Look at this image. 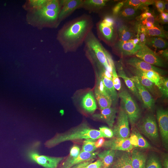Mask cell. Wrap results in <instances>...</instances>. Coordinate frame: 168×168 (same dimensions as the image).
I'll list each match as a JSON object with an SVG mask.
<instances>
[{
    "instance_id": "obj_1",
    "label": "cell",
    "mask_w": 168,
    "mask_h": 168,
    "mask_svg": "<svg viewBox=\"0 0 168 168\" xmlns=\"http://www.w3.org/2000/svg\"><path fill=\"white\" fill-rule=\"evenodd\" d=\"M94 26L91 15L83 14L65 23L56 39L65 53L76 51L84 43Z\"/></svg>"
},
{
    "instance_id": "obj_2",
    "label": "cell",
    "mask_w": 168,
    "mask_h": 168,
    "mask_svg": "<svg viewBox=\"0 0 168 168\" xmlns=\"http://www.w3.org/2000/svg\"><path fill=\"white\" fill-rule=\"evenodd\" d=\"M101 137H103L99 130L90 128L84 125L69 132L57 134L46 141L44 145L50 148L66 141L83 139L95 140Z\"/></svg>"
},
{
    "instance_id": "obj_3",
    "label": "cell",
    "mask_w": 168,
    "mask_h": 168,
    "mask_svg": "<svg viewBox=\"0 0 168 168\" xmlns=\"http://www.w3.org/2000/svg\"><path fill=\"white\" fill-rule=\"evenodd\" d=\"M59 12L43 8L28 12L26 21L29 24L39 29L56 28L59 25L58 22Z\"/></svg>"
},
{
    "instance_id": "obj_4",
    "label": "cell",
    "mask_w": 168,
    "mask_h": 168,
    "mask_svg": "<svg viewBox=\"0 0 168 168\" xmlns=\"http://www.w3.org/2000/svg\"><path fill=\"white\" fill-rule=\"evenodd\" d=\"M83 49L89 58H95L105 69L112 74V69L109 65L107 58V51L103 47L93 31L88 34L84 42Z\"/></svg>"
},
{
    "instance_id": "obj_5",
    "label": "cell",
    "mask_w": 168,
    "mask_h": 168,
    "mask_svg": "<svg viewBox=\"0 0 168 168\" xmlns=\"http://www.w3.org/2000/svg\"><path fill=\"white\" fill-rule=\"evenodd\" d=\"M136 128L152 143L156 145L159 142L158 126L155 116L152 114H146L140 118L136 124Z\"/></svg>"
},
{
    "instance_id": "obj_6",
    "label": "cell",
    "mask_w": 168,
    "mask_h": 168,
    "mask_svg": "<svg viewBox=\"0 0 168 168\" xmlns=\"http://www.w3.org/2000/svg\"><path fill=\"white\" fill-rule=\"evenodd\" d=\"M118 96L121 100V107L127 114L132 128L134 127L141 117V111L138 106L126 90H121Z\"/></svg>"
},
{
    "instance_id": "obj_7",
    "label": "cell",
    "mask_w": 168,
    "mask_h": 168,
    "mask_svg": "<svg viewBox=\"0 0 168 168\" xmlns=\"http://www.w3.org/2000/svg\"><path fill=\"white\" fill-rule=\"evenodd\" d=\"M115 23L108 22L103 19L96 24V29L98 38L109 45L114 43Z\"/></svg>"
},
{
    "instance_id": "obj_8",
    "label": "cell",
    "mask_w": 168,
    "mask_h": 168,
    "mask_svg": "<svg viewBox=\"0 0 168 168\" xmlns=\"http://www.w3.org/2000/svg\"><path fill=\"white\" fill-rule=\"evenodd\" d=\"M135 55L140 60L155 66L166 67L164 60L145 45L142 46Z\"/></svg>"
},
{
    "instance_id": "obj_9",
    "label": "cell",
    "mask_w": 168,
    "mask_h": 168,
    "mask_svg": "<svg viewBox=\"0 0 168 168\" xmlns=\"http://www.w3.org/2000/svg\"><path fill=\"white\" fill-rule=\"evenodd\" d=\"M112 130L114 137L127 138L130 136L128 118L121 107L119 112L116 123L114 126Z\"/></svg>"
},
{
    "instance_id": "obj_10",
    "label": "cell",
    "mask_w": 168,
    "mask_h": 168,
    "mask_svg": "<svg viewBox=\"0 0 168 168\" xmlns=\"http://www.w3.org/2000/svg\"><path fill=\"white\" fill-rule=\"evenodd\" d=\"M28 159L45 168H57L63 159L62 157H56L40 155L33 151H30L27 154Z\"/></svg>"
},
{
    "instance_id": "obj_11",
    "label": "cell",
    "mask_w": 168,
    "mask_h": 168,
    "mask_svg": "<svg viewBox=\"0 0 168 168\" xmlns=\"http://www.w3.org/2000/svg\"><path fill=\"white\" fill-rule=\"evenodd\" d=\"M156 117L162 142L166 150L168 148V111L162 108L156 111Z\"/></svg>"
},
{
    "instance_id": "obj_12",
    "label": "cell",
    "mask_w": 168,
    "mask_h": 168,
    "mask_svg": "<svg viewBox=\"0 0 168 168\" xmlns=\"http://www.w3.org/2000/svg\"><path fill=\"white\" fill-rule=\"evenodd\" d=\"M61 8L58 15L59 25L76 10L81 8L83 0H60Z\"/></svg>"
},
{
    "instance_id": "obj_13",
    "label": "cell",
    "mask_w": 168,
    "mask_h": 168,
    "mask_svg": "<svg viewBox=\"0 0 168 168\" xmlns=\"http://www.w3.org/2000/svg\"><path fill=\"white\" fill-rule=\"evenodd\" d=\"M130 78L133 82L142 99L144 107L152 110L155 107V100L152 95L139 82L136 76L131 77Z\"/></svg>"
},
{
    "instance_id": "obj_14",
    "label": "cell",
    "mask_w": 168,
    "mask_h": 168,
    "mask_svg": "<svg viewBox=\"0 0 168 168\" xmlns=\"http://www.w3.org/2000/svg\"><path fill=\"white\" fill-rule=\"evenodd\" d=\"M102 146L107 149L129 152L134 148L131 144L129 138H122L114 137L105 141Z\"/></svg>"
},
{
    "instance_id": "obj_15",
    "label": "cell",
    "mask_w": 168,
    "mask_h": 168,
    "mask_svg": "<svg viewBox=\"0 0 168 168\" xmlns=\"http://www.w3.org/2000/svg\"><path fill=\"white\" fill-rule=\"evenodd\" d=\"M142 45L135 44L130 40L126 41L119 40L112 46L113 50L123 56L135 55Z\"/></svg>"
},
{
    "instance_id": "obj_16",
    "label": "cell",
    "mask_w": 168,
    "mask_h": 168,
    "mask_svg": "<svg viewBox=\"0 0 168 168\" xmlns=\"http://www.w3.org/2000/svg\"><path fill=\"white\" fill-rule=\"evenodd\" d=\"M126 62L129 66L138 70L143 71H155L161 76L166 74V72L165 70L147 63L136 57H131L126 60Z\"/></svg>"
},
{
    "instance_id": "obj_17",
    "label": "cell",
    "mask_w": 168,
    "mask_h": 168,
    "mask_svg": "<svg viewBox=\"0 0 168 168\" xmlns=\"http://www.w3.org/2000/svg\"><path fill=\"white\" fill-rule=\"evenodd\" d=\"M111 168H133L129 152L116 151V154Z\"/></svg>"
},
{
    "instance_id": "obj_18",
    "label": "cell",
    "mask_w": 168,
    "mask_h": 168,
    "mask_svg": "<svg viewBox=\"0 0 168 168\" xmlns=\"http://www.w3.org/2000/svg\"><path fill=\"white\" fill-rule=\"evenodd\" d=\"M110 2L109 0H83L81 8L89 13H99L105 8Z\"/></svg>"
},
{
    "instance_id": "obj_19",
    "label": "cell",
    "mask_w": 168,
    "mask_h": 168,
    "mask_svg": "<svg viewBox=\"0 0 168 168\" xmlns=\"http://www.w3.org/2000/svg\"><path fill=\"white\" fill-rule=\"evenodd\" d=\"M97 152H87L81 151L78 156L74 158L67 159L60 168H71L72 166L85 161L94 159Z\"/></svg>"
},
{
    "instance_id": "obj_20",
    "label": "cell",
    "mask_w": 168,
    "mask_h": 168,
    "mask_svg": "<svg viewBox=\"0 0 168 168\" xmlns=\"http://www.w3.org/2000/svg\"><path fill=\"white\" fill-rule=\"evenodd\" d=\"M129 68L135 75L145 77L153 82L159 89L161 85L163 77L157 72L153 71H143L129 66Z\"/></svg>"
},
{
    "instance_id": "obj_21",
    "label": "cell",
    "mask_w": 168,
    "mask_h": 168,
    "mask_svg": "<svg viewBox=\"0 0 168 168\" xmlns=\"http://www.w3.org/2000/svg\"><path fill=\"white\" fill-rule=\"evenodd\" d=\"M117 112L116 109L110 107L101 110L100 113L94 114L93 117L104 121L110 127L112 128L114 126Z\"/></svg>"
},
{
    "instance_id": "obj_22",
    "label": "cell",
    "mask_w": 168,
    "mask_h": 168,
    "mask_svg": "<svg viewBox=\"0 0 168 168\" xmlns=\"http://www.w3.org/2000/svg\"><path fill=\"white\" fill-rule=\"evenodd\" d=\"M130 153L133 168H144L147 157L146 153L134 148Z\"/></svg>"
},
{
    "instance_id": "obj_23",
    "label": "cell",
    "mask_w": 168,
    "mask_h": 168,
    "mask_svg": "<svg viewBox=\"0 0 168 168\" xmlns=\"http://www.w3.org/2000/svg\"><path fill=\"white\" fill-rule=\"evenodd\" d=\"M137 28L142 32L144 33L147 37H157L163 38H167L166 31L162 27L156 25L154 27L150 28L146 27L141 23L137 25Z\"/></svg>"
},
{
    "instance_id": "obj_24",
    "label": "cell",
    "mask_w": 168,
    "mask_h": 168,
    "mask_svg": "<svg viewBox=\"0 0 168 168\" xmlns=\"http://www.w3.org/2000/svg\"><path fill=\"white\" fill-rule=\"evenodd\" d=\"M117 71L118 72L117 74L119 77H120L123 79L129 90L140 101L142 102V99L133 82L130 77L127 76L122 66L120 63H119L117 65Z\"/></svg>"
},
{
    "instance_id": "obj_25",
    "label": "cell",
    "mask_w": 168,
    "mask_h": 168,
    "mask_svg": "<svg viewBox=\"0 0 168 168\" xmlns=\"http://www.w3.org/2000/svg\"><path fill=\"white\" fill-rule=\"evenodd\" d=\"M141 12L132 8L123 7L116 16L124 21H129L136 19L140 15Z\"/></svg>"
},
{
    "instance_id": "obj_26",
    "label": "cell",
    "mask_w": 168,
    "mask_h": 168,
    "mask_svg": "<svg viewBox=\"0 0 168 168\" xmlns=\"http://www.w3.org/2000/svg\"><path fill=\"white\" fill-rule=\"evenodd\" d=\"M116 151L107 149L97 154L102 162V168H109L111 166L114 159Z\"/></svg>"
},
{
    "instance_id": "obj_27",
    "label": "cell",
    "mask_w": 168,
    "mask_h": 168,
    "mask_svg": "<svg viewBox=\"0 0 168 168\" xmlns=\"http://www.w3.org/2000/svg\"><path fill=\"white\" fill-rule=\"evenodd\" d=\"M119 41H126L132 39L136 36L135 27L131 28L126 25H122L119 27L118 30Z\"/></svg>"
},
{
    "instance_id": "obj_28",
    "label": "cell",
    "mask_w": 168,
    "mask_h": 168,
    "mask_svg": "<svg viewBox=\"0 0 168 168\" xmlns=\"http://www.w3.org/2000/svg\"><path fill=\"white\" fill-rule=\"evenodd\" d=\"M81 104L83 108L90 113H93L97 109L96 101L91 92L87 93L83 97Z\"/></svg>"
},
{
    "instance_id": "obj_29",
    "label": "cell",
    "mask_w": 168,
    "mask_h": 168,
    "mask_svg": "<svg viewBox=\"0 0 168 168\" xmlns=\"http://www.w3.org/2000/svg\"><path fill=\"white\" fill-rule=\"evenodd\" d=\"M100 76L102 79L106 91L111 98L112 104L115 105L117 103L118 96L113 86L112 80L105 76L102 73Z\"/></svg>"
},
{
    "instance_id": "obj_30",
    "label": "cell",
    "mask_w": 168,
    "mask_h": 168,
    "mask_svg": "<svg viewBox=\"0 0 168 168\" xmlns=\"http://www.w3.org/2000/svg\"><path fill=\"white\" fill-rule=\"evenodd\" d=\"M168 42L164 38L157 37H147L145 45L156 49H165L168 47Z\"/></svg>"
},
{
    "instance_id": "obj_31",
    "label": "cell",
    "mask_w": 168,
    "mask_h": 168,
    "mask_svg": "<svg viewBox=\"0 0 168 168\" xmlns=\"http://www.w3.org/2000/svg\"><path fill=\"white\" fill-rule=\"evenodd\" d=\"M137 77L139 82L152 96L156 98L160 96L157 87L155 85L148 79L140 75H135Z\"/></svg>"
},
{
    "instance_id": "obj_32",
    "label": "cell",
    "mask_w": 168,
    "mask_h": 168,
    "mask_svg": "<svg viewBox=\"0 0 168 168\" xmlns=\"http://www.w3.org/2000/svg\"><path fill=\"white\" fill-rule=\"evenodd\" d=\"M95 95L100 109L110 107L112 104L110 97L102 94L95 89Z\"/></svg>"
},
{
    "instance_id": "obj_33",
    "label": "cell",
    "mask_w": 168,
    "mask_h": 168,
    "mask_svg": "<svg viewBox=\"0 0 168 168\" xmlns=\"http://www.w3.org/2000/svg\"><path fill=\"white\" fill-rule=\"evenodd\" d=\"M47 0H29L23 6L24 9L28 12L34 11L42 8Z\"/></svg>"
},
{
    "instance_id": "obj_34",
    "label": "cell",
    "mask_w": 168,
    "mask_h": 168,
    "mask_svg": "<svg viewBox=\"0 0 168 168\" xmlns=\"http://www.w3.org/2000/svg\"><path fill=\"white\" fill-rule=\"evenodd\" d=\"M144 168H163L161 161L156 154L152 153L147 156Z\"/></svg>"
},
{
    "instance_id": "obj_35",
    "label": "cell",
    "mask_w": 168,
    "mask_h": 168,
    "mask_svg": "<svg viewBox=\"0 0 168 168\" xmlns=\"http://www.w3.org/2000/svg\"><path fill=\"white\" fill-rule=\"evenodd\" d=\"M123 7H131L138 9L142 12L149 11L148 7L144 6L140 0H127L124 1Z\"/></svg>"
},
{
    "instance_id": "obj_36",
    "label": "cell",
    "mask_w": 168,
    "mask_h": 168,
    "mask_svg": "<svg viewBox=\"0 0 168 168\" xmlns=\"http://www.w3.org/2000/svg\"><path fill=\"white\" fill-rule=\"evenodd\" d=\"M132 128V132L137 136L138 138V147L141 149H150L151 146L141 135L135 126Z\"/></svg>"
},
{
    "instance_id": "obj_37",
    "label": "cell",
    "mask_w": 168,
    "mask_h": 168,
    "mask_svg": "<svg viewBox=\"0 0 168 168\" xmlns=\"http://www.w3.org/2000/svg\"><path fill=\"white\" fill-rule=\"evenodd\" d=\"M42 8L49 10L60 11L61 8L60 0H47Z\"/></svg>"
},
{
    "instance_id": "obj_38",
    "label": "cell",
    "mask_w": 168,
    "mask_h": 168,
    "mask_svg": "<svg viewBox=\"0 0 168 168\" xmlns=\"http://www.w3.org/2000/svg\"><path fill=\"white\" fill-rule=\"evenodd\" d=\"M95 140L87 139L84 141L81 151L87 152H94L97 148L95 146Z\"/></svg>"
},
{
    "instance_id": "obj_39",
    "label": "cell",
    "mask_w": 168,
    "mask_h": 168,
    "mask_svg": "<svg viewBox=\"0 0 168 168\" xmlns=\"http://www.w3.org/2000/svg\"><path fill=\"white\" fill-rule=\"evenodd\" d=\"M112 82L114 87L116 90L120 91L121 89V85L115 67L112 69Z\"/></svg>"
},
{
    "instance_id": "obj_40",
    "label": "cell",
    "mask_w": 168,
    "mask_h": 168,
    "mask_svg": "<svg viewBox=\"0 0 168 168\" xmlns=\"http://www.w3.org/2000/svg\"><path fill=\"white\" fill-rule=\"evenodd\" d=\"M159 89L164 97L166 98H167L168 96V79L167 78L163 77L162 84Z\"/></svg>"
},
{
    "instance_id": "obj_41",
    "label": "cell",
    "mask_w": 168,
    "mask_h": 168,
    "mask_svg": "<svg viewBox=\"0 0 168 168\" xmlns=\"http://www.w3.org/2000/svg\"><path fill=\"white\" fill-rule=\"evenodd\" d=\"M99 131L104 137L111 138L114 136L113 130L105 126L99 128Z\"/></svg>"
},
{
    "instance_id": "obj_42",
    "label": "cell",
    "mask_w": 168,
    "mask_h": 168,
    "mask_svg": "<svg viewBox=\"0 0 168 168\" xmlns=\"http://www.w3.org/2000/svg\"><path fill=\"white\" fill-rule=\"evenodd\" d=\"M80 151L78 147L74 146L71 149L69 156L67 159H71L76 158L79 154Z\"/></svg>"
},
{
    "instance_id": "obj_43",
    "label": "cell",
    "mask_w": 168,
    "mask_h": 168,
    "mask_svg": "<svg viewBox=\"0 0 168 168\" xmlns=\"http://www.w3.org/2000/svg\"><path fill=\"white\" fill-rule=\"evenodd\" d=\"M124 1L120 2L116 4L112 8L113 16H116L123 7Z\"/></svg>"
},
{
    "instance_id": "obj_44",
    "label": "cell",
    "mask_w": 168,
    "mask_h": 168,
    "mask_svg": "<svg viewBox=\"0 0 168 168\" xmlns=\"http://www.w3.org/2000/svg\"><path fill=\"white\" fill-rule=\"evenodd\" d=\"M129 139L131 144L134 147H138V138L137 135L133 132L130 135Z\"/></svg>"
},
{
    "instance_id": "obj_45",
    "label": "cell",
    "mask_w": 168,
    "mask_h": 168,
    "mask_svg": "<svg viewBox=\"0 0 168 168\" xmlns=\"http://www.w3.org/2000/svg\"><path fill=\"white\" fill-rule=\"evenodd\" d=\"M157 10L161 12H164V1L155 0L154 3Z\"/></svg>"
},
{
    "instance_id": "obj_46",
    "label": "cell",
    "mask_w": 168,
    "mask_h": 168,
    "mask_svg": "<svg viewBox=\"0 0 168 168\" xmlns=\"http://www.w3.org/2000/svg\"><path fill=\"white\" fill-rule=\"evenodd\" d=\"M148 22L156 26L155 24H156V22H157V17H156L153 14L151 16L147 17L143 20L141 21V24L143 25L146 22Z\"/></svg>"
},
{
    "instance_id": "obj_47",
    "label": "cell",
    "mask_w": 168,
    "mask_h": 168,
    "mask_svg": "<svg viewBox=\"0 0 168 168\" xmlns=\"http://www.w3.org/2000/svg\"><path fill=\"white\" fill-rule=\"evenodd\" d=\"M102 162L101 160L99 159L94 162L90 163L85 168H102Z\"/></svg>"
},
{
    "instance_id": "obj_48",
    "label": "cell",
    "mask_w": 168,
    "mask_h": 168,
    "mask_svg": "<svg viewBox=\"0 0 168 168\" xmlns=\"http://www.w3.org/2000/svg\"><path fill=\"white\" fill-rule=\"evenodd\" d=\"M153 14L149 11L142 12L140 15L138 16L136 19L138 21H142L145 19L147 17L152 15Z\"/></svg>"
},
{
    "instance_id": "obj_49",
    "label": "cell",
    "mask_w": 168,
    "mask_h": 168,
    "mask_svg": "<svg viewBox=\"0 0 168 168\" xmlns=\"http://www.w3.org/2000/svg\"><path fill=\"white\" fill-rule=\"evenodd\" d=\"M168 49H165L161 50L157 53L156 52V53L164 60H167L168 58Z\"/></svg>"
},
{
    "instance_id": "obj_50",
    "label": "cell",
    "mask_w": 168,
    "mask_h": 168,
    "mask_svg": "<svg viewBox=\"0 0 168 168\" xmlns=\"http://www.w3.org/2000/svg\"><path fill=\"white\" fill-rule=\"evenodd\" d=\"M93 161L94 159H92L82 162L77 164L76 168H84Z\"/></svg>"
},
{
    "instance_id": "obj_51",
    "label": "cell",
    "mask_w": 168,
    "mask_h": 168,
    "mask_svg": "<svg viewBox=\"0 0 168 168\" xmlns=\"http://www.w3.org/2000/svg\"><path fill=\"white\" fill-rule=\"evenodd\" d=\"M105 140L103 137H101L95 142V146L97 148L103 146L104 142Z\"/></svg>"
},
{
    "instance_id": "obj_52",
    "label": "cell",
    "mask_w": 168,
    "mask_h": 168,
    "mask_svg": "<svg viewBox=\"0 0 168 168\" xmlns=\"http://www.w3.org/2000/svg\"><path fill=\"white\" fill-rule=\"evenodd\" d=\"M140 1L144 6H148L149 5L154 4L155 0H140Z\"/></svg>"
},
{
    "instance_id": "obj_53",
    "label": "cell",
    "mask_w": 168,
    "mask_h": 168,
    "mask_svg": "<svg viewBox=\"0 0 168 168\" xmlns=\"http://www.w3.org/2000/svg\"><path fill=\"white\" fill-rule=\"evenodd\" d=\"M163 162L162 163V166L164 168H168V156L166 155L163 157Z\"/></svg>"
},
{
    "instance_id": "obj_54",
    "label": "cell",
    "mask_w": 168,
    "mask_h": 168,
    "mask_svg": "<svg viewBox=\"0 0 168 168\" xmlns=\"http://www.w3.org/2000/svg\"><path fill=\"white\" fill-rule=\"evenodd\" d=\"M142 25L148 28H153L155 26L154 25L148 22H146Z\"/></svg>"
},
{
    "instance_id": "obj_55",
    "label": "cell",
    "mask_w": 168,
    "mask_h": 168,
    "mask_svg": "<svg viewBox=\"0 0 168 168\" xmlns=\"http://www.w3.org/2000/svg\"><path fill=\"white\" fill-rule=\"evenodd\" d=\"M129 40L135 44H138L139 43V39L138 37H137L136 38L132 39Z\"/></svg>"
},
{
    "instance_id": "obj_56",
    "label": "cell",
    "mask_w": 168,
    "mask_h": 168,
    "mask_svg": "<svg viewBox=\"0 0 168 168\" xmlns=\"http://www.w3.org/2000/svg\"><path fill=\"white\" fill-rule=\"evenodd\" d=\"M164 12L168 13V1H164Z\"/></svg>"
},
{
    "instance_id": "obj_57",
    "label": "cell",
    "mask_w": 168,
    "mask_h": 168,
    "mask_svg": "<svg viewBox=\"0 0 168 168\" xmlns=\"http://www.w3.org/2000/svg\"><path fill=\"white\" fill-rule=\"evenodd\" d=\"M77 166V164L74 166L72 168H76Z\"/></svg>"
},
{
    "instance_id": "obj_58",
    "label": "cell",
    "mask_w": 168,
    "mask_h": 168,
    "mask_svg": "<svg viewBox=\"0 0 168 168\" xmlns=\"http://www.w3.org/2000/svg\"></svg>"
}]
</instances>
